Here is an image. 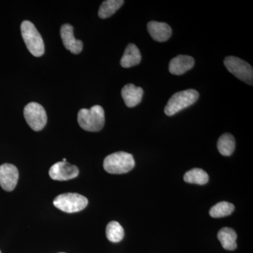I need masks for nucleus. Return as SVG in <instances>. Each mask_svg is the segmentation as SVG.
<instances>
[{
    "label": "nucleus",
    "instance_id": "1",
    "mask_svg": "<svg viewBox=\"0 0 253 253\" xmlns=\"http://www.w3.org/2000/svg\"><path fill=\"white\" fill-rule=\"evenodd\" d=\"M79 126L84 130L99 131L105 124L104 110L99 105H95L90 109H83L78 112Z\"/></svg>",
    "mask_w": 253,
    "mask_h": 253
},
{
    "label": "nucleus",
    "instance_id": "2",
    "mask_svg": "<svg viewBox=\"0 0 253 253\" xmlns=\"http://www.w3.org/2000/svg\"><path fill=\"white\" fill-rule=\"evenodd\" d=\"M135 166L132 155L119 151L109 155L104 161V168L110 174H121L129 172Z\"/></svg>",
    "mask_w": 253,
    "mask_h": 253
},
{
    "label": "nucleus",
    "instance_id": "3",
    "mask_svg": "<svg viewBox=\"0 0 253 253\" xmlns=\"http://www.w3.org/2000/svg\"><path fill=\"white\" fill-rule=\"evenodd\" d=\"M21 31L28 51L36 57L42 56L44 53V41L34 24L29 21H23Z\"/></svg>",
    "mask_w": 253,
    "mask_h": 253
},
{
    "label": "nucleus",
    "instance_id": "4",
    "mask_svg": "<svg viewBox=\"0 0 253 253\" xmlns=\"http://www.w3.org/2000/svg\"><path fill=\"white\" fill-rule=\"evenodd\" d=\"M199 94L195 89H190L179 91L173 94L165 107V113L168 116H174L196 102Z\"/></svg>",
    "mask_w": 253,
    "mask_h": 253
},
{
    "label": "nucleus",
    "instance_id": "5",
    "mask_svg": "<svg viewBox=\"0 0 253 253\" xmlns=\"http://www.w3.org/2000/svg\"><path fill=\"white\" fill-rule=\"evenodd\" d=\"M54 206L68 213L80 212L86 207L88 200L81 194L68 193L59 195L54 200Z\"/></svg>",
    "mask_w": 253,
    "mask_h": 253
},
{
    "label": "nucleus",
    "instance_id": "6",
    "mask_svg": "<svg viewBox=\"0 0 253 253\" xmlns=\"http://www.w3.org/2000/svg\"><path fill=\"white\" fill-rule=\"evenodd\" d=\"M226 69L238 79L247 83L253 84V69L249 63L236 56H228L224 61Z\"/></svg>",
    "mask_w": 253,
    "mask_h": 253
},
{
    "label": "nucleus",
    "instance_id": "7",
    "mask_svg": "<svg viewBox=\"0 0 253 253\" xmlns=\"http://www.w3.org/2000/svg\"><path fill=\"white\" fill-rule=\"evenodd\" d=\"M23 115L28 126L34 131H41L45 126L47 116L44 107L36 102L26 105L23 110Z\"/></svg>",
    "mask_w": 253,
    "mask_h": 253
},
{
    "label": "nucleus",
    "instance_id": "8",
    "mask_svg": "<svg viewBox=\"0 0 253 253\" xmlns=\"http://www.w3.org/2000/svg\"><path fill=\"white\" fill-rule=\"evenodd\" d=\"M49 174L50 177L54 180L66 181L77 177L79 174V169L77 166L61 161L51 166Z\"/></svg>",
    "mask_w": 253,
    "mask_h": 253
},
{
    "label": "nucleus",
    "instance_id": "9",
    "mask_svg": "<svg viewBox=\"0 0 253 253\" xmlns=\"http://www.w3.org/2000/svg\"><path fill=\"white\" fill-rule=\"evenodd\" d=\"M18 170L14 165L5 163L0 166V186L4 191L15 189L18 180Z\"/></svg>",
    "mask_w": 253,
    "mask_h": 253
},
{
    "label": "nucleus",
    "instance_id": "10",
    "mask_svg": "<svg viewBox=\"0 0 253 253\" xmlns=\"http://www.w3.org/2000/svg\"><path fill=\"white\" fill-rule=\"evenodd\" d=\"M60 34H61L63 45L72 54H78L83 51V42L75 38L73 34V27L71 25H63L60 31Z\"/></svg>",
    "mask_w": 253,
    "mask_h": 253
},
{
    "label": "nucleus",
    "instance_id": "11",
    "mask_svg": "<svg viewBox=\"0 0 253 253\" xmlns=\"http://www.w3.org/2000/svg\"><path fill=\"white\" fill-rule=\"evenodd\" d=\"M147 29L153 39L158 42L167 41L172 36V28L166 23L151 21L148 23Z\"/></svg>",
    "mask_w": 253,
    "mask_h": 253
},
{
    "label": "nucleus",
    "instance_id": "12",
    "mask_svg": "<svg viewBox=\"0 0 253 253\" xmlns=\"http://www.w3.org/2000/svg\"><path fill=\"white\" fill-rule=\"evenodd\" d=\"M194 59L187 55H179L171 60L169 71L172 75L181 76L194 67Z\"/></svg>",
    "mask_w": 253,
    "mask_h": 253
},
{
    "label": "nucleus",
    "instance_id": "13",
    "mask_svg": "<svg viewBox=\"0 0 253 253\" xmlns=\"http://www.w3.org/2000/svg\"><path fill=\"white\" fill-rule=\"evenodd\" d=\"M121 94L126 106L129 108H132L140 104L144 94V90L139 86H136L133 84H128L123 88Z\"/></svg>",
    "mask_w": 253,
    "mask_h": 253
},
{
    "label": "nucleus",
    "instance_id": "14",
    "mask_svg": "<svg viewBox=\"0 0 253 253\" xmlns=\"http://www.w3.org/2000/svg\"><path fill=\"white\" fill-rule=\"evenodd\" d=\"M141 55L137 46L132 43L128 44L122 59L121 64L123 68H131L137 66L141 62Z\"/></svg>",
    "mask_w": 253,
    "mask_h": 253
},
{
    "label": "nucleus",
    "instance_id": "15",
    "mask_svg": "<svg viewBox=\"0 0 253 253\" xmlns=\"http://www.w3.org/2000/svg\"><path fill=\"white\" fill-rule=\"evenodd\" d=\"M217 238L224 249L227 251H234L237 248V234L231 228H222L218 232Z\"/></svg>",
    "mask_w": 253,
    "mask_h": 253
},
{
    "label": "nucleus",
    "instance_id": "16",
    "mask_svg": "<svg viewBox=\"0 0 253 253\" xmlns=\"http://www.w3.org/2000/svg\"><path fill=\"white\" fill-rule=\"evenodd\" d=\"M184 179L186 182L190 183V184L204 185V184H207L209 181V176L204 169H200V168H194L186 172L184 176Z\"/></svg>",
    "mask_w": 253,
    "mask_h": 253
},
{
    "label": "nucleus",
    "instance_id": "17",
    "mask_svg": "<svg viewBox=\"0 0 253 253\" xmlns=\"http://www.w3.org/2000/svg\"><path fill=\"white\" fill-rule=\"evenodd\" d=\"M236 141L234 136L229 133L222 134L217 142V148L222 156H229L234 153Z\"/></svg>",
    "mask_w": 253,
    "mask_h": 253
},
{
    "label": "nucleus",
    "instance_id": "18",
    "mask_svg": "<svg viewBox=\"0 0 253 253\" xmlns=\"http://www.w3.org/2000/svg\"><path fill=\"white\" fill-rule=\"evenodd\" d=\"M124 3L123 0H106L103 1L98 12L99 17L104 19L113 16Z\"/></svg>",
    "mask_w": 253,
    "mask_h": 253
},
{
    "label": "nucleus",
    "instance_id": "19",
    "mask_svg": "<svg viewBox=\"0 0 253 253\" xmlns=\"http://www.w3.org/2000/svg\"><path fill=\"white\" fill-rule=\"evenodd\" d=\"M125 236L123 226L118 221H112L106 226V237L113 243H118L122 241Z\"/></svg>",
    "mask_w": 253,
    "mask_h": 253
},
{
    "label": "nucleus",
    "instance_id": "20",
    "mask_svg": "<svg viewBox=\"0 0 253 253\" xmlns=\"http://www.w3.org/2000/svg\"><path fill=\"white\" fill-rule=\"evenodd\" d=\"M235 207L231 203L222 201L214 205L211 211L210 215L213 218H220L230 215L234 212Z\"/></svg>",
    "mask_w": 253,
    "mask_h": 253
},
{
    "label": "nucleus",
    "instance_id": "21",
    "mask_svg": "<svg viewBox=\"0 0 253 253\" xmlns=\"http://www.w3.org/2000/svg\"><path fill=\"white\" fill-rule=\"evenodd\" d=\"M62 162H66V158H63Z\"/></svg>",
    "mask_w": 253,
    "mask_h": 253
},
{
    "label": "nucleus",
    "instance_id": "22",
    "mask_svg": "<svg viewBox=\"0 0 253 253\" xmlns=\"http://www.w3.org/2000/svg\"></svg>",
    "mask_w": 253,
    "mask_h": 253
},
{
    "label": "nucleus",
    "instance_id": "23",
    "mask_svg": "<svg viewBox=\"0 0 253 253\" xmlns=\"http://www.w3.org/2000/svg\"><path fill=\"white\" fill-rule=\"evenodd\" d=\"M0 253H1V251H0Z\"/></svg>",
    "mask_w": 253,
    "mask_h": 253
}]
</instances>
